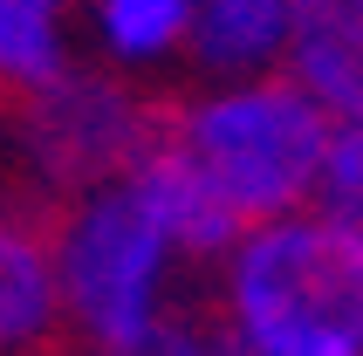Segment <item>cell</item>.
Instances as JSON below:
<instances>
[{
	"instance_id": "cell-9",
	"label": "cell",
	"mask_w": 363,
	"mask_h": 356,
	"mask_svg": "<svg viewBox=\"0 0 363 356\" xmlns=\"http://www.w3.org/2000/svg\"><path fill=\"white\" fill-rule=\"evenodd\" d=\"M288 55V0H192V62L206 76H261Z\"/></svg>"
},
{
	"instance_id": "cell-10",
	"label": "cell",
	"mask_w": 363,
	"mask_h": 356,
	"mask_svg": "<svg viewBox=\"0 0 363 356\" xmlns=\"http://www.w3.org/2000/svg\"><path fill=\"white\" fill-rule=\"evenodd\" d=\"M76 62V0H0V96H28Z\"/></svg>"
},
{
	"instance_id": "cell-7",
	"label": "cell",
	"mask_w": 363,
	"mask_h": 356,
	"mask_svg": "<svg viewBox=\"0 0 363 356\" xmlns=\"http://www.w3.org/2000/svg\"><path fill=\"white\" fill-rule=\"evenodd\" d=\"M62 336L48 226L21 206H0V356H41Z\"/></svg>"
},
{
	"instance_id": "cell-3",
	"label": "cell",
	"mask_w": 363,
	"mask_h": 356,
	"mask_svg": "<svg viewBox=\"0 0 363 356\" xmlns=\"http://www.w3.org/2000/svg\"><path fill=\"white\" fill-rule=\"evenodd\" d=\"M48 254H55L62 329H76L89 350H123L172 316L185 260L151 219V206L130 192V178L62 199Z\"/></svg>"
},
{
	"instance_id": "cell-5",
	"label": "cell",
	"mask_w": 363,
	"mask_h": 356,
	"mask_svg": "<svg viewBox=\"0 0 363 356\" xmlns=\"http://www.w3.org/2000/svg\"><path fill=\"white\" fill-rule=\"evenodd\" d=\"M130 192L151 206V219L164 226V240L179 247V260H226L233 240L247 233V219L220 199V185L185 158L164 130H158V144L130 165Z\"/></svg>"
},
{
	"instance_id": "cell-11",
	"label": "cell",
	"mask_w": 363,
	"mask_h": 356,
	"mask_svg": "<svg viewBox=\"0 0 363 356\" xmlns=\"http://www.w3.org/2000/svg\"><path fill=\"white\" fill-rule=\"evenodd\" d=\"M308 206L363 247V123H336L329 158H323V178H315V199H308Z\"/></svg>"
},
{
	"instance_id": "cell-2",
	"label": "cell",
	"mask_w": 363,
	"mask_h": 356,
	"mask_svg": "<svg viewBox=\"0 0 363 356\" xmlns=\"http://www.w3.org/2000/svg\"><path fill=\"white\" fill-rule=\"evenodd\" d=\"M164 138L220 185V199L247 226H261L315 199L336 117L288 69H261V76H213L206 89H192L172 110Z\"/></svg>"
},
{
	"instance_id": "cell-13",
	"label": "cell",
	"mask_w": 363,
	"mask_h": 356,
	"mask_svg": "<svg viewBox=\"0 0 363 356\" xmlns=\"http://www.w3.org/2000/svg\"><path fill=\"white\" fill-rule=\"evenodd\" d=\"M226 356H240V350H226Z\"/></svg>"
},
{
	"instance_id": "cell-12",
	"label": "cell",
	"mask_w": 363,
	"mask_h": 356,
	"mask_svg": "<svg viewBox=\"0 0 363 356\" xmlns=\"http://www.w3.org/2000/svg\"><path fill=\"white\" fill-rule=\"evenodd\" d=\"M89 356H226V343L213 336V329H199V322H185V316H164L158 329H144L138 343H123V350H89Z\"/></svg>"
},
{
	"instance_id": "cell-1",
	"label": "cell",
	"mask_w": 363,
	"mask_h": 356,
	"mask_svg": "<svg viewBox=\"0 0 363 356\" xmlns=\"http://www.w3.org/2000/svg\"><path fill=\"white\" fill-rule=\"evenodd\" d=\"M220 343L240 356H363V247L315 206L247 226L220 260Z\"/></svg>"
},
{
	"instance_id": "cell-8",
	"label": "cell",
	"mask_w": 363,
	"mask_h": 356,
	"mask_svg": "<svg viewBox=\"0 0 363 356\" xmlns=\"http://www.w3.org/2000/svg\"><path fill=\"white\" fill-rule=\"evenodd\" d=\"M82 41L110 76H158L192 55V0H76Z\"/></svg>"
},
{
	"instance_id": "cell-6",
	"label": "cell",
	"mask_w": 363,
	"mask_h": 356,
	"mask_svg": "<svg viewBox=\"0 0 363 356\" xmlns=\"http://www.w3.org/2000/svg\"><path fill=\"white\" fill-rule=\"evenodd\" d=\"M281 69L336 123H363V0H288Z\"/></svg>"
},
{
	"instance_id": "cell-4",
	"label": "cell",
	"mask_w": 363,
	"mask_h": 356,
	"mask_svg": "<svg viewBox=\"0 0 363 356\" xmlns=\"http://www.w3.org/2000/svg\"><path fill=\"white\" fill-rule=\"evenodd\" d=\"M158 130H164V117L151 110V96L130 76L69 62L55 82L14 96L7 158H14L28 192L76 199V192L130 178V165L158 144Z\"/></svg>"
}]
</instances>
